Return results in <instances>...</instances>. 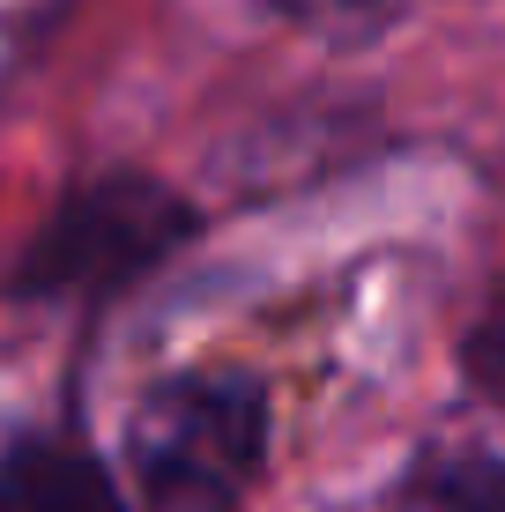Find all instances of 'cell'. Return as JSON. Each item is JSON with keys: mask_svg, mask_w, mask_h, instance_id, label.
Returning a JSON list of instances; mask_svg holds the SVG:
<instances>
[{"mask_svg": "<svg viewBox=\"0 0 505 512\" xmlns=\"http://www.w3.org/2000/svg\"><path fill=\"white\" fill-rule=\"evenodd\" d=\"M268 461V394L238 372H179L127 416V468L156 512H231Z\"/></svg>", "mask_w": 505, "mask_h": 512, "instance_id": "6da1fadb", "label": "cell"}, {"mask_svg": "<svg viewBox=\"0 0 505 512\" xmlns=\"http://www.w3.org/2000/svg\"><path fill=\"white\" fill-rule=\"evenodd\" d=\"M0 512H119V498L90 453L30 438L0 461Z\"/></svg>", "mask_w": 505, "mask_h": 512, "instance_id": "7a4b0ae2", "label": "cell"}, {"mask_svg": "<svg viewBox=\"0 0 505 512\" xmlns=\"http://www.w3.org/2000/svg\"><path fill=\"white\" fill-rule=\"evenodd\" d=\"M439 505L446 512H505V468L483 461V453L446 461L439 468Z\"/></svg>", "mask_w": 505, "mask_h": 512, "instance_id": "3957f363", "label": "cell"}, {"mask_svg": "<svg viewBox=\"0 0 505 512\" xmlns=\"http://www.w3.org/2000/svg\"><path fill=\"white\" fill-rule=\"evenodd\" d=\"M275 8H298V15H327V8H350V0H275Z\"/></svg>", "mask_w": 505, "mask_h": 512, "instance_id": "277c9868", "label": "cell"}]
</instances>
